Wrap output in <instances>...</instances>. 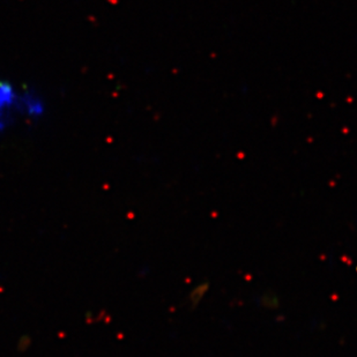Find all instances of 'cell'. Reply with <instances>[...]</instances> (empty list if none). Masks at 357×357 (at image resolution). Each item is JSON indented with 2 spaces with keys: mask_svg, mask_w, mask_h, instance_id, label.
<instances>
[{
  "mask_svg": "<svg viewBox=\"0 0 357 357\" xmlns=\"http://www.w3.org/2000/svg\"><path fill=\"white\" fill-rule=\"evenodd\" d=\"M24 87L26 86L0 77V137L24 123Z\"/></svg>",
  "mask_w": 357,
  "mask_h": 357,
  "instance_id": "obj_1",
  "label": "cell"
}]
</instances>
